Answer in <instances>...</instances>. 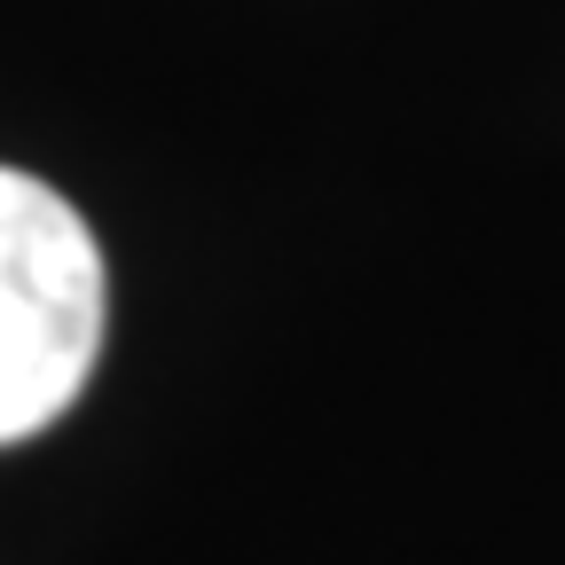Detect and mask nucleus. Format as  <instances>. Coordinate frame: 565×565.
Here are the masks:
<instances>
[{
    "label": "nucleus",
    "instance_id": "f257e3e1",
    "mask_svg": "<svg viewBox=\"0 0 565 565\" xmlns=\"http://www.w3.org/2000/svg\"><path fill=\"white\" fill-rule=\"evenodd\" d=\"M103 252L79 204L0 166V448H17L87 393L103 353Z\"/></svg>",
    "mask_w": 565,
    "mask_h": 565
}]
</instances>
